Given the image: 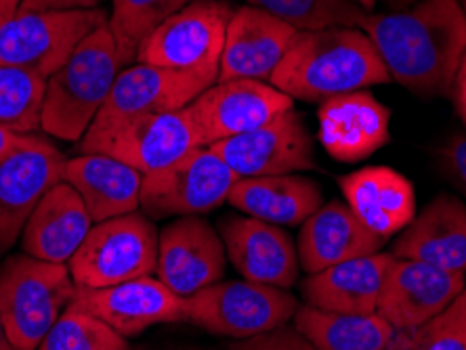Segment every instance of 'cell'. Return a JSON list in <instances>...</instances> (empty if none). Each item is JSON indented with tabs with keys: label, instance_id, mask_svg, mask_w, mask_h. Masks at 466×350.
I'll return each mask as SVG.
<instances>
[{
	"label": "cell",
	"instance_id": "6da1fadb",
	"mask_svg": "<svg viewBox=\"0 0 466 350\" xmlns=\"http://www.w3.org/2000/svg\"><path fill=\"white\" fill-rule=\"evenodd\" d=\"M390 80L418 97H448L466 55V11L458 0H418L390 13H370L361 27Z\"/></svg>",
	"mask_w": 466,
	"mask_h": 350
},
{
	"label": "cell",
	"instance_id": "7a4b0ae2",
	"mask_svg": "<svg viewBox=\"0 0 466 350\" xmlns=\"http://www.w3.org/2000/svg\"><path fill=\"white\" fill-rule=\"evenodd\" d=\"M390 75L360 27L299 32L269 85L290 99L324 103L337 95L387 85Z\"/></svg>",
	"mask_w": 466,
	"mask_h": 350
},
{
	"label": "cell",
	"instance_id": "3957f363",
	"mask_svg": "<svg viewBox=\"0 0 466 350\" xmlns=\"http://www.w3.org/2000/svg\"><path fill=\"white\" fill-rule=\"evenodd\" d=\"M122 67L125 64L107 24L88 34L46 80L40 128L59 141H82L104 109Z\"/></svg>",
	"mask_w": 466,
	"mask_h": 350
},
{
	"label": "cell",
	"instance_id": "277c9868",
	"mask_svg": "<svg viewBox=\"0 0 466 350\" xmlns=\"http://www.w3.org/2000/svg\"><path fill=\"white\" fill-rule=\"evenodd\" d=\"M76 296L70 266L30 254L0 265V319L17 350H38L45 335Z\"/></svg>",
	"mask_w": 466,
	"mask_h": 350
},
{
	"label": "cell",
	"instance_id": "5b68a950",
	"mask_svg": "<svg viewBox=\"0 0 466 350\" xmlns=\"http://www.w3.org/2000/svg\"><path fill=\"white\" fill-rule=\"evenodd\" d=\"M299 300L282 287L255 281H217L185 298V324L212 335L248 340L288 325Z\"/></svg>",
	"mask_w": 466,
	"mask_h": 350
},
{
	"label": "cell",
	"instance_id": "8992f818",
	"mask_svg": "<svg viewBox=\"0 0 466 350\" xmlns=\"http://www.w3.org/2000/svg\"><path fill=\"white\" fill-rule=\"evenodd\" d=\"M157 235L152 218L130 212L95 223L70 263L76 287H112L149 277L157 265Z\"/></svg>",
	"mask_w": 466,
	"mask_h": 350
},
{
	"label": "cell",
	"instance_id": "52a82bcc",
	"mask_svg": "<svg viewBox=\"0 0 466 350\" xmlns=\"http://www.w3.org/2000/svg\"><path fill=\"white\" fill-rule=\"evenodd\" d=\"M101 9L17 11L0 19V65L49 80L88 34L107 24Z\"/></svg>",
	"mask_w": 466,
	"mask_h": 350
},
{
	"label": "cell",
	"instance_id": "ba28073f",
	"mask_svg": "<svg viewBox=\"0 0 466 350\" xmlns=\"http://www.w3.org/2000/svg\"><path fill=\"white\" fill-rule=\"evenodd\" d=\"M233 6L225 0H191L143 40L137 64L196 70L218 80Z\"/></svg>",
	"mask_w": 466,
	"mask_h": 350
},
{
	"label": "cell",
	"instance_id": "9c48e42d",
	"mask_svg": "<svg viewBox=\"0 0 466 350\" xmlns=\"http://www.w3.org/2000/svg\"><path fill=\"white\" fill-rule=\"evenodd\" d=\"M212 85H217V78L204 72L170 70L147 64L130 65L116 78L104 109L82 136L80 149L99 141L128 120L187 107Z\"/></svg>",
	"mask_w": 466,
	"mask_h": 350
},
{
	"label": "cell",
	"instance_id": "30bf717a",
	"mask_svg": "<svg viewBox=\"0 0 466 350\" xmlns=\"http://www.w3.org/2000/svg\"><path fill=\"white\" fill-rule=\"evenodd\" d=\"M238 175L210 147H198L170 166L143 176L141 210L147 218L200 216L229 200Z\"/></svg>",
	"mask_w": 466,
	"mask_h": 350
},
{
	"label": "cell",
	"instance_id": "8fae6325",
	"mask_svg": "<svg viewBox=\"0 0 466 350\" xmlns=\"http://www.w3.org/2000/svg\"><path fill=\"white\" fill-rule=\"evenodd\" d=\"M198 147H204L200 133L189 107H183L128 120L82 147L80 154H107L146 176L170 166Z\"/></svg>",
	"mask_w": 466,
	"mask_h": 350
},
{
	"label": "cell",
	"instance_id": "7c38bea8",
	"mask_svg": "<svg viewBox=\"0 0 466 350\" xmlns=\"http://www.w3.org/2000/svg\"><path fill=\"white\" fill-rule=\"evenodd\" d=\"M210 149L239 178L299 175L318 166L313 139L294 107L250 133L218 141Z\"/></svg>",
	"mask_w": 466,
	"mask_h": 350
},
{
	"label": "cell",
	"instance_id": "4fadbf2b",
	"mask_svg": "<svg viewBox=\"0 0 466 350\" xmlns=\"http://www.w3.org/2000/svg\"><path fill=\"white\" fill-rule=\"evenodd\" d=\"M202 145L250 133L294 107V99L263 80L217 82L189 103Z\"/></svg>",
	"mask_w": 466,
	"mask_h": 350
},
{
	"label": "cell",
	"instance_id": "5bb4252c",
	"mask_svg": "<svg viewBox=\"0 0 466 350\" xmlns=\"http://www.w3.org/2000/svg\"><path fill=\"white\" fill-rule=\"evenodd\" d=\"M228 252L218 231L200 216H181L168 223L157 235L156 277L189 298L225 277Z\"/></svg>",
	"mask_w": 466,
	"mask_h": 350
},
{
	"label": "cell",
	"instance_id": "9a60e30c",
	"mask_svg": "<svg viewBox=\"0 0 466 350\" xmlns=\"http://www.w3.org/2000/svg\"><path fill=\"white\" fill-rule=\"evenodd\" d=\"M464 292L466 275L462 273L445 271L422 260L393 258L376 315L395 332L412 329L440 317Z\"/></svg>",
	"mask_w": 466,
	"mask_h": 350
},
{
	"label": "cell",
	"instance_id": "2e32d148",
	"mask_svg": "<svg viewBox=\"0 0 466 350\" xmlns=\"http://www.w3.org/2000/svg\"><path fill=\"white\" fill-rule=\"evenodd\" d=\"M74 305L125 338H133L160 324H185V298L177 296L157 277H139L112 287H76Z\"/></svg>",
	"mask_w": 466,
	"mask_h": 350
},
{
	"label": "cell",
	"instance_id": "e0dca14e",
	"mask_svg": "<svg viewBox=\"0 0 466 350\" xmlns=\"http://www.w3.org/2000/svg\"><path fill=\"white\" fill-rule=\"evenodd\" d=\"M218 233L228 260L246 281L290 290L299 277V252L282 226L252 216H225Z\"/></svg>",
	"mask_w": 466,
	"mask_h": 350
},
{
	"label": "cell",
	"instance_id": "ac0fdd59",
	"mask_svg": "<svg viewBox=\"0 0 466 350\" xmlns=\"http://www.w3.org/2000/svg\"><path fill=\"white\" fill-rule=\"evenodd\" d=\"M299 32L258 6L244 5L229 19L217 82H269Z\"/></svg>",
	"mask_w": 466,
	"mask_h": 350
},
{
	"label": "cell",
	"instance_id": "d6986e66",
	"mask_svg": "<svg viewBox=\"0 0 466 350\" xmlns=\"http://www.w3.org/2000/svg\"><path fill=\"white\" fill-rule=\"evenodd\" d=\"M66 162L49 141L0 162V256L22 237L27 218L46 191L64 181Z\"/></svg>",
	"mask_w": 466,
	"mask_h": 350
},
{
	"label": "cell",
	"instance_id": "ffe728a7",
	"mask_svg": "<svg viewBox=\"0 0 466 350\" xmlns=\"http://www.w3.org/2000/svg\"><path fill=\"white\" fill-rule=\"evenodd\" d=\"M319 143L342 164L368 160L390 141V109L368 91L319 103Z\"/></svg>",
	"mask_w": 466,
	"mask_h": 350
},
{
	"label": "cell",
	"instance_id": "44dd1931",
	"mask_svg": "<svg viewBox=\"0 0 466 350\" xmlns=\"http://www.w3.org/2000/svg\"><path fill=\"white\" fill-rule=\"evenodd\" d=\"M390 254L466 275V204L437 195L397 235Z\"/></svg>",
	"mask_w": 466,
	"mask_h": 350
},
{
	"label": "cell",
	"instance_id": "7402d4cb",
	"mask_svg": "<svg viewBox=\"0 0 466 350\" xmlns=\"http://www.w3.org/2000/svg\"><path fill=\"white\" fill-rule=\"evenodd\" d=\"M382 245L385 239L370 231L345 202L332 200L321 204V208L300 225L299 265L313 275L328 266L382 252Z\"/></svg>",
	"mask_w": 466,
	"mask_h": 350
},
{
	"label": "cell",
	"instance_id": "603a6c76",
	"mask_svg": "<svg viewBox=\"0 0 466 350\" xmlns=\"http://www.w3.org/2000/svg\"><path fill=\"white\" fill-rule=\"evenodd\" d=\"M93 225L78 191L66 181L55 183L24 226V254L46 263L67 265Z\"/></svg>",
	"mask_w": 466,
	"mask_h": 350
},
{
	"label": "cell",
	"instance_id": "cb8c5ba5",
	"mask_svg": "<svg viewBox=\"0 0 466 350\" xmlns=\"http://www.w3.org/2000/svg\"><path fill=\"white\" fill-rule=\"evenodd\" d=\"M345 204L370 231L387 242L416 216L414 185L389 166H368L340 176Z\"/></svg>",
	"mask_w": 466,
	"mask_h": 350
},
{
	"label": "cell",
	"instance_id": "d4e9b609",
	"mask_svg": "<svg viewBox=\"0 0 466 350\" xmlns=\"http://www.w3.org/2000/svg\"><path fill=\"white\" fill-rule=\"evenodd\" d=\"M393 258L389 252H376L313 273L303 281L305 302L328 313L372 315Z\"/></svg>",
	"mask_w": 466,
	"mask_h": 350
},
{
	"label": "cell",
	"instance_id": "484cf974",
	"mask_svg": "<svg viewBox=\"0 0 466 350\" xmlns=\"http://www.w3.org/2000/svg\"><path fill=\"white\" fill-rule=\"evenodd\" d=\"M64 181L78 191L93 223L141 208L143 175L107 154H80L67 160Z\"/></svg>",
	"mask_w": 466,
	"mask_h": 350
},
{
	"label": "cell",
	"instance_id": "4316f807",
	"mask_svg": "<svg viewBox=\"0 0 466 350\" xmlns=\"http://www.w3.org/2000/svg\"><path fill=\"white\" fill-rule=\"evenodd\" d=\"M228 202L246 216L278 226H294L303 225L321 208L324 195L309 176H244L233 185Z\"/></svg>",
	"mask_w": 466,
	"mask_h": 350
},
{
	"label": "cell",
	"instance_id": "83f0119b",
	"mask_svg": "<svg viewBox=\"0 0 466 350\" xmlns=\"http://www.w3.org/2000/svg\"><path fill=\"white\" fill-rule=\"evenodd\" d=\"M294 327L315 350H387L395 329L380 315L328 313L303 305L294 315Z\"/></svg>",
	"mask_w": 466,
	"mask_h": 350
},
{
	"label": "cell",
	"instance_id": "f1b7e54d",
	"mask_svg": "<svg viewBox=\"0 0 466 350\" xmlns=\"http://www.w3.org/2000/svg\"><path fill=\"white\" fill-rule=\"evenodd\" d=\"M269 15L282 19L297 32H319L332 27H363L370 13L355 0H246Z\"/></svg>",
	"mask_w": 466,
	"mask_h": 350
},
{
	"label": "cell",
	"instance_id": "f546056e",
	"mask_svg": "<svg viewBox=\"0 0 466 350\" xmlns=\"http://www.w3.org/2000/svg\"><path fill=\"white\" fill-rule=\"evenodd\" d=\"M187 3L191 0H112L107 27L118 45L122 64L137 59L143 40Z\"/></svg>",
	"mask_w": 466,
	"mask_h": 350
},
{
	"label": "cell",
	"instance_id": "4dcf8cb0",
	"mask_svg": "<svg viewBox=\"0 0 466 350\" xmlns=\"http://www.w3.org/2000/svg\"><path fill=\"white\" fill-rule=\"evenodd\" d=\"M46 80L17 67L0 65V125L22 135L40 128Z\"/></svg>",
	"mask_w": 466,
	"mask_h": 350
},
{
	"label": "cell",
	"instance_id": "1f68e13d",
	"mask_svg": "<svg viewBox=\"0 0 466 350\" xmlns=\"http://www.w3.org/2000/svg\"><path fill=\"white\" fill-rule=\"evenodd\" d=\"M38 350H128V342L106 321L72 302Z\"/></svg>",
	"mask_w": 466,
	"mask_h": 350
},
{
	"label": "cell",
	"instance_id": "d6a6232c",
	"mask_svg": "<svg viewBox=\"0 0 466 350\" xmlns=\"http://www.w3.org/2000/svg\"><path fill=\"white\" fill-rule=\"evenodd\" d=\"M387 350H466V292L429 324L395 332Z\"/></svg>",
	"mask_w": 466,
	"mask_h": 350
},
{
	"label": "cell",
	"instance_id": "836d02e7",
	"mask_svg": "<svg viewBox=\"0 0 466 350\" xmlns=\"http://www.w3.org/2000/svg\"><path fill=\"white\" fill-rule=\"evenodd\" d=\"M437 164L445 178L466 195V135H451L437 151Z\"/></svg>",
	"mask_w": 466,
	"mask_h": 350
},
{
	"label": "cell",
	"instance_id": "e575fe53",
	"mask_svg": "<svg viewBox=\"0 0 466 350\" xmlns=\"http://www.w3.org/2000/svg\"><path fill=\"white\" fill-rule=\"evenodd\" d=\"M231 350H315L305 335L297 332V327L282 325L269 334L255 335L233 345Z\"/></svg>",
	"mask_w": 466,
	"mask_h": 350
},
{
	"label": "cell",
	"instance_id": "d590c367",
	"mask_svg": "<svg viewBox=\"0 0 466 350\" xmlns=\"http://www.w3.org/2000/svg\"><path fill=\"white\" fill-rule=\"evenodd\" d=\"M45 141L46 139H43V136L22 135V133H15V130H11L9 126L0 125V162L9 160L11 155L19 154V151L38 147L40 143Z\"/></svg>",
	"mask_w": 466,
	"mask_h": 350
},
{
	"label": "cell",
	"instance_id": "8d00e7d4",
	"mask_svg": "<svg viewBox=\"0 0 466 350\" xmlns=\"http://www.w3.org/2000/svg\"><path fill=\"white\" fill-rule=\"evenodd\" d=\"M104 0H22L19 11H85L97 9Z\"/></svg>",
	"mask_w": 466,
	"mask_h": 350
},
{
	"label": "cell",
	"instance_id": "74e56055",
	"mask_svg": "<svg viewBox=\"0 0 466 350\" xmlns=\"http://www.w3.org/2000/svg\"><path fill=\"white\" fill-rule=\"evenodd\" d=\"M451 99H454V105H456V112L458 114H466V55L462 59V65L461 70H458L456 75V82H454V88H451Z\"/></svg>",
	"mask_w": 466,
	"mask_h": 350
},
{
	"label": "cell",
	"instance_id": "f35d334b",
	"mask_svg": "<svg viewBox=\"0 0 466 350\" xmlns=\"http://www.w3.org/2000/svg\"><path fill=\"white\" fill-rule=\"evenodd\" d=\"M19 6H22V0H0V19L15 15Z\"/></svg>",
	"mask_w": 466,
	"mask_h": 350
},
{
	"label": "cell",
	"instance_id": "ab89813d",
	"mask_svg": "<svg viewBox=\"0 0 466 350\" xmlns=\"http://www.w3.org/2000/svg\"><path fill=\"white\" fill-rule=\"evenodd\" d=\"M0 350H17L15 346H13L9 334H6V329L3 325V319H0Z\"/></svg>",
	"mask_w": 466,
	"mask_h": 350
},
{
	"label": "cell",
	"instance_id": "60d3db41",
	"mask_svg": "<svg viewBox=\"0 0 466 350\" xmlns=\"http://www.w3.org/2000/svg\"><path fill=\"white\" fill-rule=\"evenodd\" d=\"M414 3H418V0H387V5L390 6V9H406V6H412Z\"/></svg>",
	"mask_w": 466,
	"mask_h": 350
},
{
	"label": "cell",
	"instance_id": "b9f144b4",
	"mask_svg": "<svg viewBox=\"0 0 466 350\" xmlns=\"http://www.w3.org/2000/svg\"><path fill=\"white\" fill-rule=\"evenodd\" d=\"M355 3H358V5L361 6V9H366L368 13L372 11L374 6H376V0H355Z\"/></svg>",
	"mask_w": 466,
	"mask_h": 350
},
{
	"label": "cell",
	"instance_id": "7bdbcfd3",
	"mask_svg": "<svg viewBox=\"0 0 466 350\" xmlns=\"http://www.w3.org/2000/svg\"><path fill=\"white\" fill-rule=\"evenodd\" d=\"M461 118L464 120V125H466V114H462V115H461Z\"/></svg>",
	"mask_w": 466,
	"mask_h": 350
},
{
	"label": "cell",
	"instance_id": "ee69618b",
	"mask_svg": "<svg viewBox=\"0 0 466 350\" xmlns=\"http://www.w3.org/2000/svg\"><path fill=\"white\" fill-rule=\"evenodd\" d=\"M464 11H466V3H464Z\"/></svg>",
	"mask_w": 466,
	"mask_h": 350
},
{
	"label": "cell",
	"instance_id": "f6af8a7d",
	"mask_svg": "<svg viewBox=\"0 0 466 350\" xmlns=\"http://www.w3.org/2000/svg\"><path fill=\"white\" fill-rule=\"evenodd\" d=\"M464 3H466V0H464Z\"/></svg>",
	"mask_w": 466,
	"mask_h": 350
}]
</instances>
